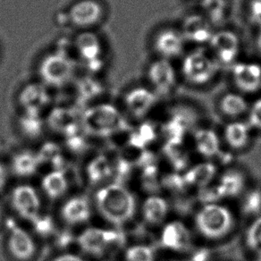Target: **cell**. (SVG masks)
Returning a JSON list of instances; mask_svg holds the SVG:
<instances>
[{"label": "cell", "mask_w": 261, "mask_h": 261, "mask_svg": "<svg viewBox=\"0 0 261 261\" xmlns=\"http://www.w3.org/2000/svg\"><path fill=\"white\" fill-rule=\"evenodd\" d=\"M40 165V159L33 153H19L13 161V168L20 176H30L36 172Z\"/></svg>", "instance_id": "obj_23"}, {"label": "cell", "mask_w": 261, "mask_h": 261, "mask_svg": "<svg viewBox=\"0 0 261 261\" xmlns=\"http://www.w3.org/2000/svg\"><path fill=\"white\" fill-rule=\"evenodd\" d=\"M158 94L151 88L136 87L128 92L125 104L135 117H143L156 105Z\"/></svg>", "instance_id": "obj_12"}, {"label": "cell", "mask_w": 261, "mask_h": 261, "mask_svg": "<svg viewBox=\"0 0 261 261\" xmlns=\"http://www.w3.org/2000/svg\"><path fill=\"white\" fill-rule=\"evenodd\" d=\"M53 261H87L84 257L73 253H65L56 257Z\"/></svg>", "instance_id": "obj_32"}, {"label": "cell", "mask_w": 261, "mask_h": 261, "mask_svg": "<svg viewBox=\"0 0 261 261\" xmlns=\"http://www.w3.org/2000/svg\"><path fill=\"white\" fill-rule=\"evenodd\" d=\"M256 47L257 51L261 55V28L257 29V35H256Z\"/></svg>", "instance_id": "obj_34"}, {"label": "cell", "mask_w": 261, "mask_h": 261, "mask_svg": "<svg viewBox=\"0 0 261 261\" xmlns=\"http://www.w3.org/2000/svg\"><path fill=\"white\" fill-rule=\"evenodd\" d=\"M111 174V167L109 160L104 156H98L92 160L88 167V174L91 181H99L104 180Z\"/></svg>", "instance_id": "obj_24"}, {"label": "cell", "mask_w": 261, "mask_h": 261, "mask_svg": "<svg viewBox=\"0 0 261 261\" xmlns=\"http://www.w3.org/2000/svg\"><path fill=\"white\" fill-rule=\"evenodd\" d=\"M219 109L225 116L236 118L245 114L250 109V107L243 95L229 92L220 99Z\"/></svg>", "instance_id": "obj_22"}, {"label": "cell", "mask_w": 261, "mask_h": 261, "mask_svg": "<svg viewBox=\"0 0 261 261\" xmlns=\"http://www.w3.org/2000/svg\"><path fill=\"white\" fill-rule=\"evenodd\" d=\"M185 43L186 41L180 30L167 28L156 33L153 46L160 58L171 61L182 54Z\"/></svg>", "instance_id": "obj_9"}, {"label": "cell", "mask_w": 261, "mask_h": 261, "mask_svg": "<svg viewBox=\"0 0 261 261\" xmlns=\"http://www.w3.org/2000/svg\"><path fill=\"white\" fill-rule=\"evenodd\" d=\"M98 211L114 225L125 224L135 213V199L132 192L120 184H110L99 189L96 195Z\"/></svg>", "instance_id": "obj_1"}, {"label": "cell", "mask_w": 261, "mask_h": 261, "mask_svg": "<svg viewBox=\"0 0 261 261\" xmlns=\"http://www.w3.org/2000/svg\"><path fill=\"white\" fill-rule=\"evenodd\" d=\"M195 225L200 234L207 239H221L232 230L233 218L225 206L207 204L196 214Z\"/></svg>", "instance_id": "obj_3"}, {"label": "cell", "mask_w": 261, "mask_h": 261, "mask_svg": "<svg viewBox=\"0 0 261 261\" xmlns=\"http://www.w3.org/2000/svg\"><path fill=\"white\" fill-rule=\"evenodd\" d=\"M142 216L148 224L158 225L167 218L169 207L167 200L160 196H150L142 205Z\"/></svg>", "instance_id": "obj_17"}, {"label": "cell", "mask_w": 261, "mask_h": 261, "mask_svg": "<svg viewBox=\"0 0 261 261\" xmlns=\"http://www.w3.org/2000/svg\"><path fill=\"white\" fill-rule=\"evenodd\" d=\"M250 126L243 122H232L225 126L224 136L232 149H242L250 142Z\"/></svg>", "instance_id": "obj_19"}, {"label": "cell", "mask_w": 261, "mask_h": 261, "mask_svg": "<svg viewBox=\"0 0 261 261\" xmlns=\"http://www.w3.org/2000/svg\"><path fill=\"white\" fill-rule=\"evenodd\" d=\"M221 65L210 50L198 47L185 55L181 61V72L185 81L196 86L208 84L217 76Z\"/></svg>", "instance_id": "obj_2"}, {"label": "cell", "mask_w": 261, "mask_h": 261, "mask_svg": "<svg viewBox=\"0 0 261 261\" xmlns=\"http://www.w3.org/2000/svg\"><path fill=\"white\" fill-rule=\"evenodd\" d=\"M179 30L186 42H191L197 46L208 45L215 33L214 26L201 14L186 16Z\"/></svg>", "instance_id": "obj_8"}, {"label": "cell", "mask_w": 261, "mask_h": 261, "mask_svg": "<svg viewBox=\"0 0 261 261\" xmlns=\"http://www.w3.org/2000/svg\"><path fill=\"white\" fill-rule=\"evenodd\" d=\"M2 219V211H1V207H0V221Z\"/></svg>", "instance_id": "obj_35"}, {"label": "cell", "mask_w": 261, "mask_h": 261, "mask_svg": "<svg viewBox=\"0 0 261 261\" xmlns=\"http://www.w3.org/2000/svg\"><path fill=\"white\" fill-rule=\"evenodd\" d=\"M250 126L261 130V98H257L249 109Z\"/></svg>", "instance_id": "obj_30"}, {"label": "cell", "mask_w": 261, "mask_h": 261, "mask_svg": "<svg viewBox=\"0 0 261 261\" xmlns=\"http://www.w3.org/2000/svg\"><path fill=\"white\" fill-rule=\"evenodd\" d=\"M126 261H155V253L151 247L147 245H134L125 251Z\"/></svg>", "instance_id": "obj_25"}, {"label": "cell", "mask_w": 261, "mask_h": 261, "mask_svg": "<svg viewBox=\"0 0 261 261\" xmlns=\"http://www.w3.org/2000/svg\"><path fill=\"white\" fill-rule=\"evenodd\" d=\"M199 1H200V0H199Z\"/></svg>", "instance_id": "obj_36"}, {"label": "cell", "mask_w": 261, "mask_h": 261, "mask_svg": "<svg viewBox=\"0 0 261 261\" xmlns=\"http://www.w3.org/2000/svg\"><path fill=\"white\" fill-rule=\"evenodd\" d=\"M223 186L224 190L229 194L236 193L242 187L241 179L236 174H228V176H226L223 181Z\"/></svg>", "instance_id": "obj_31"}, {"label": "cell", "mask_w": 261, "mask_h": 261, "mask_svg": "<svg viewBox=\"0 0 261 261\" xmlns=\"http://www.w3.org/2000/svg\"><path fill=\"white\" fill-rule=\"evenodd\" d=\"M103 8L96 0H81L73 5L69 11L71 22L81 28H89L100 22Z\"/></svg>", "instance_id": "obj_10"}, {"label": "cell", "mask_w": 261, "mask_h": 261, "mask_svg": "<svg viewBox=\"0 0 261 261\" xmlns=\"http://www.w3.org/2000/svg\"><path fill=\"white\" fill-rule=\"evenodd\" d=\"M214 174L215 167L210 164H205L194 167L190 172L189 175L191 177L192 184L199 185L207 184V181L214 176Z\"/></svg>", "instance_id": "obj_27"}, {"label": "cell", "mask_w": 261, "mask_h": 261, "mask_svg": "<svg viewBox=\"0 0 261 261\" xmlns=\"http://www.w3.org/2000/svg\"><path fill=\"white\" fill-rule=\"evenodd\" d=\"M112 232L99 228L87 229L79 237L81 248L91 255H103L114 242Z\"/></svg>", "instance_id": "obj_14"}, {"label": "cell", "mask_w": 261, "mask_h": 261, "mask_svg": "<svg viewBox=\"0 0 261 261\" xmlns=\"http://www.w3.org/2000/svg\"><path fill=\"white\" fill-rule=\"evenodd\" d=\"M61 213L62 218L67 224L82 225L91 218V203L84 196H74L65 201L62 207Z\"/></svg>", "instance_id": "obj_15"}, {"label": "cell", "mask_w": 261, "mask_h": 261, "mask_svg": "<svg viewBox=\"0 0 261 261\" xmlns=\"http://www.w3.org/2000/svg\"><path fill=\"white\" fill-rule=\"evenodd\" d=\"M11 202L17 214L24 219L33 222L40 216V198L31 185H22L12 192Z\"/></svg>", "instance_id": "obj_7"}, {"label": "cell", "mask_w": 261, "mask_h": 261, "mask_svg": "<svg viewBox=\"0 0 261 261\" xmlns=\"http://www.w3.org/2000/svg\"><path fill=\"white\" fill-rule=\"evenodd\" d=\"M196 149L200 155L212 158L220 150V142L218 135L211 129H200L194 135Z\"/></svg>", "instance_id": "obj_18"}, {"label": "cell", "mask_w": 261, "mask_h": 261, "mask_svg": "<svg viewBox=\"0 0 261 261\" xmlns=\"http://www.w3.org/2000/svg\"><path fill=\"white\" fill-rule=\"evenodd\" d=\"M164 247L173 250H185L190 243L188 229L180 222H172L164 227L161 234Z\"/></svg>", "instance_id": "obj_16"}, {"label": "cell", "mask_w": 261, "mask_h": 261, "mask_svg": "<svg viewBox=\"0 0 261 261\" xmlns=\"http://www.w3.org/2000/svg\"><path fill=\"white\" fill-rule=\"evenodd\" d=\"M249 19L257 29L261 28V0H250L248 7Z\"/></svg>", "instance_id": "obj_29"}, {"label": "cell", "mask_w": 261, "mask_h": 261, "mask_svg": "<svg viewBox=\"0 0 261 261\" xmlns=\"http://www.w3.org/2000/svg\"><path fill=\"white\" fill-rule=\"evenodd\" d=\"M200 13L212 25H218L225 21L228 13L227 0H200Z\"/></svg>", "instance_id": "obj_21"}, {"label": "cell", "mask_w": 261, "mask_h": 261, "mask_svg": "<svg viewBox=\"0 0 261 261\" xmlns=\"http://www.w3.org/2000/svg\"><path fill=\"white\" fill-rule=\"evenodd\" d=\"M79 49L84 58H92L99 53V44L94 37L86 35L80 38Z\"/></svg>", "instance_id": "obj_28"}, {"label": "cell", "mask_w": 261, "mask_h": 261, "mask_svg": "<svg viewBox=\"0 0 261 261\" xmlns=\"http://www.w3.org/2000/svg\"><path fill=\"white\" fill-rule=\"evenodd\" d=\"M7 181V171L3 164L0 163V191L3 189Z\"/></svg>", "instance_id": "obj_33"}, {"label": "cell", "mask_w": 261, "mask_h": 261, "mask_svg": "<svg viewBox=\"0 0 261 261\" xmlns=\"http://www.w3.org/2000/svg\"><path fill=\"white\" fill-rule=\"evenodd\" d=\"M232 83L243 93H255L261 89V65L257 62L237 61L231 66Z\"/></svg>", "instance_id": "obj_6"}, {"label": "cell", "mask_w": 261, "mask_h": 261, "mask_svg": "<svg viewBox=\"0 0 261 261\" xmlns=\"http://www.w3.org/2000/svg\"><path fill=\"white\" fill-rule=\"evenodd\" d=\"M8 249L17 260H29L36 252V243L29 232L15 226L9 234Z\"/></svg>", "instance_id": "obj_13"}, {"label": "cell", "mask_w": 261, "mask_h": 261, "mask_svg": "<svg viewBox=\"0 0 261 261\" xmlns=\"http://www.w3.org/2000/svg\"><path fill=\"white\" fill-rule=\"evenodd\" d=\"M208 46L210 52L221 67H231L238 61L241 51V40L234 32L230 30H220L215 32Z\"/></svg>", "instance_id": "obj_4"}, {"label": "cell", "mask_w": 261, "mask_h": 261, "mask_svg": "<svg viewBox=\"0 0 261 261\" xmlns=\"http://www.w3.org/2000/svg\"><path fill=\"white\" fill-rule=\"evenodd\" d=\"M246 242L250 250L261 255V218L256 219L248 229Z\"/></svg>", "instance_id": "obj_26"}, {"label": "cell", "mask_w": 261, "mask_h": 261, "mask_svg": "<svg viewBox=\"0 0 261 261\" xmlns=\"http://www.w3.org/2000/svg\"><path fill=\"white\" fill-rule=\"evenodd\" d=\"M73 71V64L70 59L63 55H53L45 59L41 73L49 84H63L69 80Z\"/></svg>", "instance_id": "obj_11"}, {"label": "cell", "mask_w": 261, "mask_h": 261, "mask_svg": "<svg viewBox=\"0 0 261 261\" xmlns=\"http://www.w3.org/2000/svg\"><path fill=\"white\" fill-rule=\"evenodd\" d=\"M41 186L47 197L56 200L66 192L68 189V181L62 171H51L44 176Z\"/></svg>", "instance_id": "obj_20"}, {"label": "cell", "mask_w": 261, "mask_h": 261, "mask_svg": "<svg viewBox=\"0 0 261 261\" xmlns=\"http://www.w3.org/2000/svg\"><path fill=\"white\" fill-rule=\"evenodd\" d=\"M148 79L156 94H167L176 86L177 73L170 60L159 58L149 65Z\"/></svg>", "instance_id": "obj_5"}]
</instances>
